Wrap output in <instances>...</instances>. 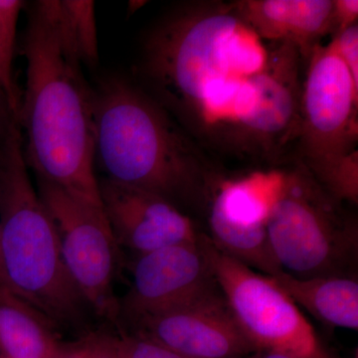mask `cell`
Instances as JSON below:
<instances>
[{"mask_svg":"<svg viewBox=\"0 0 358 358\" xmlns=\"http://www.w3.org/2000/svg\"><path fill=\"white\" fill-rule=\"evenodd\" d=\"M37 192L57 231L68 274L88 308L119 324L114 281L120 247L103 207L37 178Z\"/></svg>","mask_w":358,"mask_h":358,"instance_id":"7","label":"cell"},{"mask_svg":"<svg viewBox=\"0 0 358 358\" xmlns=\"http://www.w3.org/2000/svg\"><path fill=\"white\" fill-rule=\"evenodd\" d=\"M115 341L119 358H186L138 334L121 333Z\"/></svg>","mask_w":358,"mask_h":358,"instance_id":"17","label":"cell"},{"mask_svg":"<svg viewBox=\"0 0 358 358\" xmlns=\"http://www.w3.org/2000/svg\"><path fill=\"white\" fill-rule=\"evenodd\" d=\"M308 60L296 162L319 181L357 150L358 86L333 44L317 45Z\"/></svg>","mask_w":358,"mask_h":358,"instance_id":"5","label":"cell"},{"mask_svg":"<svg viewBox=\"0 0 358 358\" xmlns=\"http://www.w3.org/2000/svg\"><path fill=\"white\" fill-rule=\"evenodd\" d=\"M331 43L358 86V25L350 26L336 33Z\"/></svg>","mask_w":358,"mask_h":358,"instance_id":"18","label":"cell"},{"mask_svg":"<svg viewBox=\"0 0 358 358\" xmlns=\"http://www.w3.org/2000/svg\"><path fill=\"white\" fill-rule=\"evenodd\" d=\"M87 358H119L115 336L91 333L83 338Z\"/></svg>","mask_w":358,"mask_h":358,"instance_id":"19","label":"cell"},{"mask_svg":"<svg viewBox=\"0 0 358 358\" xmlns=\"http://www.w3.org/2000/svg\"><path fill=\"white\" fill-rule=\"evenodd\" d=\"M301 164L284 169L267 224L268 245L282 272L300 279L357 277V219Z\"/></svg>","mask_w":358,"mask_h":358,"instance_id":"4","label":"cell"},{"mask_svg":"<svg viewBox=\"0 0 358 358\" xmlns=\"http://www.w3.org/2000/svg\"><path fill=\"white\" fill-rule=\"evenodd\" d=\"M101 202L120 249L136 256L199 241L202 233L192 216L157 195L99 179Z\"/></svg>","mask_w":358,"mask_h":358,"instance_id":"11","label":"cell"},{"mask_svg":"<svg viewBox=\"0 0 358 358\" xmlns=\"http://www.w3.org/2000/svg\"><path fill=\"white\" fill-rule=\"evenodd\" d=\"M357 0H334L333 9V31H343L346 28L357 24Z\"/></svg>","mask_w":358,"mask_h":358,"instance_id":"20","label":"cell"},{"mask_svg":"<svg viewBox=\"0 0 358 358\" xmlns=\"http://www.w3.org/2000/svg\"><path fill=\"white\" fill-rule=\"evenodd\" d=\"M54 358H87L83 338L76 343H61Z\"/></svg>","mask_w":358,"mask_h":358,"instance_id":"21","label":"cell"},{"mask_svg":"<svg viewBox=\"0 0 358 358\" xmlns=\"http://www.w3.org/2000/svg\"><path fill=\"white\" fill-rule=\"evenodd\" d=\"M53 327L32 306L0 287V358H54L61 341Z\"/></svg>","mask_w":358,"mask_h":358,"instance_id":"14","label":"cell"},{"mask_svg":"<svg viewBox=\"0 0 358 358\" xmlns=\"http://www.w3.org/2000/svg\"><path fill=\"white\" fill-rule=\"evenodd\" d=\"M282 181L284 169L257 171L240 178L218 176L205 212L213 244L266 275L282 272L271 252L267 224Z\"/></svg>","mask_w":358,"mask_h":358,"instance_id":"8","label":"cell"},{"mask_svg":"<svg viewBox=\"0 0 358 358\" xmlns=\"http://www.w3.org/2000/svg\"><path fill=\"white\" fill-rule=\"evenodd\" d=\"M63 15L68 31L76 44L83 65L93 67L99 62L98 32L95 3L88 0H62Z\"/></svg>","mask_w":358,"mask_h":358,"instance_id":"16","label":"cell"},{"mask_svg":"<svg viewBox=\"0 0 358 358\" xmlns=\"http://www.w3.org/2000/svg\"><path fill=\"white\" fill-rule=\"evenodd\" d=\"M232 6L261 38L293 44L303 59L333 31L334 0H244Z\"/></svg>","mask_w":358,"mask_h":358,"instance_id":"12","label":"cell"},{"mask_svg":"<svg viewBox=\"0 0 358 358\" xmlns=\"http://www.w3.org/2000/svg\"><path fill=\"white\" fill-rule=\"evenodd\" d=\"M355 358H357V357H355Z\"/></svg>","mask_w":358,"mask_h":358,"instance_id":"25","label":"cell"},{"mask_svg":"<svg viewBox=\"0 0 358 358\" xmlns=\"http://www.w3.org/2000/svg\"><path fill=\"white\" fill-rule=\"evenodd\" d=\"M93 90L95 162L106 178L205 213L219 174L201 148L133 79L110 75Z\"/></svg>","mask_w":358,"mask_h":358,"instance_id":"2","label":"cell"},{"mask_svg":"<svg viewBox=\"0 0 358 358\" xmlns=\"http://www.w3.org/2000/svg\"><path fill=\"white\" fill-rule=\"evenodd\" d=\"M131 327V334L186 358H248L258 352L240 329L221 291Z\"/></svg>","mask_w":358,"mask_h":358,"instance_id":"10","label":"cell"},{"mask_svg":"<svg viewBox=\"0 0 358 358\" xmlns=\"http://www.w3.org/2000/svg\"><path fill=\"white\" fill-rule=\"evenodd\" d=\"M0 287H2L1 275H0Z\"/></svg>","mask_w":358,"mask_h":358,"instance_id":"24","label":"cell"},{"mask_svg":"<svg viewBox=\"0 0 358 358\" xmlns=\"http://www.w3.org/2000/svg\"><path fill=\"white\" fill-rule=\"evenodd\" d=\"M214 278L237 324L258 352L322 358L313 327L270 275L261 274L219 250L206 237Z\"/></svg>","mask_w":358,"mask_h":358,"instance_id":"6","label":"cell"},{"mask_svg":"<svg viewBox=\"0 0 358 358\" xmlns=\"http://www.w3.org/2000/svg\"><path fill=\"white\" fill-rule=\"evenodd\" d=\"M13 121V115L10 114L8 106L3 96L0 94V138L6 134L8 127Z\"/></svg>","mask_w":358,"mask_h":358,"instance_id":"22","label":"cell"},{"mask_svg":"<svg viewBox=\"0 0 358 358\" xmlns=\"http://www.w3.org/2000/svg\"><path fill=\"white\" fill-rule=\"evenodd\" d=\"M2 287L53 324L77 326L88 308L68 274L57 231L32 185L20 124L0 138Z\"/></svg>","mask_w":358,"mask_h":358,"instance_id":"3","label":"cell"},{"mask_svg":"<svg viewBox=\"0 0 358 358\" xmlns=\"http://www.w3.org/2000/svg\"><path fill=\"white\" fill-rule=\"evenodd\" d=\"M270 277L296 306L307 310L322 324L357 331V277L329 275L300 279L284 272Z\"/></svg>","mask_w":358,"mask_h":358,"instance_id":"13","label":"cell"},{"mask_svg":"<svg viewBox=\"0 0 358 358\" xmlns=\"http://www.w3.org/2000/svg\"><path fill=\"white\" fill-rule=\"evenodd\" d=\"M21 39L26 83L18 124L37 178L100 205L94 143V90L87 82L60 0L26 4Z\"/></svg>","mask_w":358,"mask_h":358,"instance_id":"1","label":"cell"},{"mask_svg":"<svg viewBox=\"0 0 358 358\" xmlns=\"http://www.w3.org/2000/svg\"><path fill=\"white\" fill-rule=\"evenodd\" d=\"M248 358H298L285 355V353L275 352H258ZM322 358H331L329 355Z\"/></svg>","mask_w":358,"mask_h":358,"instance_id":"23","label":"cell"},{"mask_svg":"<svg viewBox=\"0 0 358 358\" xmlns=\"http://www.w3.org/2000/svg\"><path fill=\"white\" fill-rule=\"evenodd\" d=\"M25 2L0 0V94L6 101L14 121L18 122L22 91L14 76L13 61L17 24Z\"/></svg>","mask_w":358,"mask_h":358,"instance_id":"15","label":"cell"},{"mask_svg":"<svg viewBox=\"0 0 358 358\" xmlns=\"http://www.w3.org/2000/svg\"><path fill=\"white\" fill-rule=\"evenodd\" d=\"M199 241L180 243L136 256L131 289L119 301L120 317L136 322L178 310L220 291L206 247Z\"/></svg>","mask_w":358,"mask_h":358,"instance_id":"9","label":"cell"}]
</instances>
